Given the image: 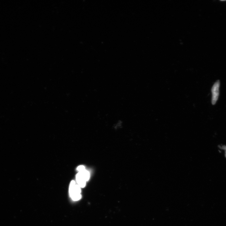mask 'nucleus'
<instances>
[{"mask_svg": "<svg viewBox=\"0 0 226 226\" xmlns=\"http://www.w3.org/2000/svg\"><path fill=\"white\" fill-rule=\"evenodd\" d=\"M81 187L75 184L74 181L71 182L69 188V194L72 199L74 201L80 200L81 198Z\"/></svg>", "mask_w": 226, "mask_h": 226, "instance_id": "obj_1", "label": "nucleus"}, {"mask_svg": "<svg viewBox=\"0 0 226 226\" xmlns=\"http://www.w3.org/2000/svg\"><path fill=\"white\" fill-rule=\"evenodd\" d=\"M220 82L219 80H218L214 84L211 89L212 93L211 102L212 105H214L218 100L219 96V88Z\"/></svg>", "mask_w": 226, "mask_h": 226, "instance_id": "obj_2", "label": "nucleus"}, {"mask_svg": "<svg viewBox=\"0 0 226 226\" xmlns=\"http://www.w3.org/2000/svg\"><path fill=\"white\" fill-rule=\"evenodd\" d=\"M76 180L78 185L81 188H84L86 185V181L80 172L77 174L76 176Z\"/></svg>", "mask_w": 226, "mask_h": 226, "instance_id": "obj_3", "label": "nucleus"}, {"mask_svg": "<svg viewBox=\"0 0 226 226\" xmlns=\"http://www.w3.org/2000/svg\"><path fill=\"white\" fill-rule=\"evenodd\" d=\"M79 172L81 173L86 182L88 181L90 175H89V172L88 171L85 170L83 171Z\"/></svg>", "mask_w": 226, "mask_h": 226, "instance_id": "obj_4", "label": "nucleus"}, {"mask_svg": "<svg viewBox=\"0 0 226 226\" xmlns=\"http://www.w3.org/2000/svg\"><path fill=\"white\" fill-rule=\"evenodd\" d=\"M85 170V167L83 166H79L77 168V170L79 172L83 171Z\"/></svg>", "mask_w": 226, "mask_h": 226, "instance_id": "obj_5", "label": "nucleus"}, {"mask_svg": "<svg viewBox=\"0 0 226 226\" xmlns=\"http://www.w3.org/2000/svg\"><path fill=\"white\" fill-rule=\"evenodd\" d=\"M221 149L224 150L225 151V156L226 158V145H223L221 147Z\"/></svg>", "mask_w": 226, "mask_h": 226, "instance_id": "obj_6", "label": "nucleus"}]
</instances>
